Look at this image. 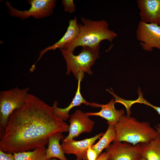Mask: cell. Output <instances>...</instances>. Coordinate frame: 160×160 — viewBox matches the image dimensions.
Masks as SVG:
<instances>
[{
    "mask_svg": "<svg viewBox=\"0 0 160 160\" xmlns=\"http://www.w3.org/2000/svg\"><path fill=\"white\" fill-rule=\"evenodd\" d=\"M109 155L106 152L100 154L98 156L96 160H108Z\"/></svg>",
    "mask_w": 160,
    "mask_h": 160,
    "instance_id": "603a6c76",
    "label": "cell"
},
{
    "mask_svg": "<svg viewBox=\"0 0 160 160\" xmlns=\"http://www.w3.org/2000/svg\"><path fill=\"white\" fill-rule=\"evenodd\" d=\"M66 32L60 39L52 46L48 47L40 52L39 57L36 63L34 64V66H36L37 63L46 52L50 50H55L57 48H62L78 37L79 30L77 18L75 17L73 19L70 20Z\"/></svg>",
    "mask_w": 160,
    "mask_h": 160,
    "instance_id": "5bb4252c",
    "label": "cell"
},
{
    "mask_svg": "<svg viewBox=\"0 0 160 160\" xmlns=\"http://www.w3.org/2000/svg\"><path fill=\"white\" fill-rule=\"evenodd\" d=\"M62 3L65 12L71 13L75 12V5L73 0H63Z\"/></svg>",
    "mask_w": 160,
    "mask_h": 160,
    "instance_id": "d6986e66",
    "label": "cell"
},
{
    "mask_svg": "<svg viewBox=\"0 0 160 160\" xmlns=\"http://www.w3.org/2000/svg\"><path fill=\"white\" fill-rule=\"evenodd\" d=\"M108 160H139L142 158L139 143L133 145L126 142L114 141L106 149Z\"/></svg>",
    "mask_w": 160,
    "mask_h": 160,
    "instance_id": "ba28073f",
    "label": "cell"
},
{
    "mask_svg": "<svg viewBox=\"0 0 160 160\" xmlns=\"http://www.w3.org/2000/svg\"><path fill=\"white\" fill-rule=\"evenodd\" d=\"M49 160H57V159H56V158H52L50 159Z\"/></svg>",
    "mask_w": 160,
    "mask_h": 160,
    "instance_id": "484cf974",
    "label": "cell"
},
{
    "mask_svg": "<svg viewBox=\"0 0 160 160\" xmlns=\"http://www.w3.org/2000/svg\"><path fill=\"white\" fill-rule=\"evenodd\" d=\"M45 147L38 148L32 151L13 153L14 160H48L46 156Z\"/></svg>",
    "mask_w": 160,
    "mask_h": 160,
    "instance_id": "ac0fdd59",
    "label": "cell"
},
{
    "mask_svg": "<svg viewBox=\"0 0 160 160\" xmlns=\"http://www.w3.org/2000/svg\"><path fill=\"white\" fill-rule=\"evenodd\" d=\"M63 133L59 132L53 134L48 139V147L46 149L47 159L48 160L58 159L60 160H68L65 155V153L60 142L64 138Z\"/></svg>",
    "mask_w": 160,
    "mask_h": 160,
    "instance_id": "9a60e30c",
    "label": "cell"
},
{
    "mask_svg": "<svg viewBox=\"0 0 160 160\" xmlns=\"http://www.w3.org/2000/svg\"><path fill=\"white\" fill-rule=\"evenodd\" d=\"M142 103L148 106H150L155 110L160 115V107L155 106L151 104L147 101L145 99H143L142 101Z\"/></svg>",
    "mask_w": 160,
    "mask_h": 160,
    "instance_id": "7402d4cb",
    "label": "cell"
},
{
    "mask_svg": "<svg viewBox=\"0 0 160 160\" xmlns=\"http://www.w3.org/2000/svg\"><path fill=\"white\" fill-rule=\"evenodd\" d=\"M104 134V133L101 132L92 137L80 141H76L73 139L63 141L61 146L65 153L75 155L76 160H87V154L88 148L92 146Z\"/></svg>",
    "mask_w": 160,
    "mask_h": 160,
    "instance_id": "30bf717a",
    "label": "cell"
},
{
    "mask_svg": "<svg viewBox=\"0 0 160 160\" xmlns=\"http://www.w3.org/2000/svg\"><path fill=\"white\" fill-rule=\"evenodd\" d=\"M115 100L112 98L106 104H100L93 102L89 103V105L95 107L101 108V110L97 112H86L88 116H96L101 117L107 120L108 125H114L119 120L125 113L123 109L117 110L115 108Z\"/></svg>",
    "mask_w": 160,
    "mask_h": 160,
    "instance_id": "7c38bea8",
    "label": "cell"
},
{
    "mask_svg": "<svg viewBox=\"0 0 160 160\" xmlns=\"http://www.w3.org/2000/svg\"><path fill=\"white\" fill-rule=\"evenodd\" d=\"M140 21L160 25V0H137Z\"/></svg>",
    "mask_w": 160,
    "mask_h": 160,
    "instance_id": "8fae6325",
    "label": "cell"
},
{
    "mask_svg": "<svg viewBox=\"0 0 160 160\" xmlns=\"http://www.w3.org/2000/svg\"><path fill=\"white\" fill-rule=\"evenodd\" d=\"M69 134L63 141L74 139L83 133H89L92 130L95 121L80 109L76 110L70 117Z\"/></svg>",
    "mask_w": 160,
    "mask_h": 160,
    "instance_id": "9c48e42d",
    "label": "cell"
},
{
    "mask_svg": "<svg viewBox=\"0 0 160 160\" xmlns=\"http://www.w3.org/2000/svg\"><path fill=\"white\" fill-rule=\"evenodd\" d=\"M55 0H29L28 3L31 5L29 9L20 11L12 7L8 1L5 4L9 10V14L11 16L25 20L33 17L36 19L45 18L51 15L56 5Z\"/></svg>",
    "mask_w": 160,
    "mask_h": 160,
    "instance_id": "8992f818",
    "label": "cell"
},
{
    "mask_svg": "<svg viewBox=\"0 0 160 160\" xmlns=\"http://www.w3.org/2000/svg\"><path fill=\"white\" fill-rule=\"evenodd\" d=\"M141 157L147 160H160V136L146 143H139Z\"/></svg>",
    "mask_w": 160,
    "mask_h": 160,
    "instance_id": "2e32d148",
    "label": "cell"
},
{
    "mask_svg": "<svg viewBox=\"0 0 160 160\" xmlns=\"http://www.w3.org/2000/svg\"><path fill=\"white\" fill-rule=\"evenodd\" d=\"M0 160H14L13 153H6L0 150Z\"/></svg>",
    "mask_w": 160,
    "mask_h": 160,
    "instance_id": "44dd1931",
    "label": "cell"
},
{
    "mask_svg": "<svg viewBox=\"0 0 160 160\" xmlns=\"http://www.w3.org/2000/svg\"><path fill=\"white\" fill-rule=\"evenodd\" d=\"M139 160H147L145 158L142 157L139 159Z\"/></svg>",
    "mask_w": 160,
    "mask_h": 160,
    "instance_id": "d4e9b609",
    "label": "cell"
},
{
    "mask_svg": "<svg viewBox=\"0 0 160 160\" xmlns=\"http://www.w3.org/2000/svg\"><path fill=\"white\" fill-rule=\"evenodd\" d=\"M114 126L116 133L114 141L126 142L133 145L149 142L159 135L149 122H140L127 115L122 116Z\"/></svg>",
    "mask_w": 160,
    "mask_h": 160,
    "instance_id": "3957f363",
    "label": "cell"
},
{
    "mask_svg": "<svg viewBox=\"0 0 160 160\" xmlns=\"http://www.w3.org/2000/svg\"><path fill=\"white\" fill-rule=\"evenodd\" d=\"M81 19L82 23H78V36L62 49L73 53L77 47H94L100 45V42L105 40L112 42L118 36L109 29V24L105 20L95 21L83 17Z\"/></svg>",
    "mask_w": 160,
    "mask_h": 160,
    "instance_id": "7a4b0ae2",
    "label": "cell"
},
{
    "mask_svg": "<svg viewBox=\"0 0 160 160\" xmlns=\"http://www.w3.org/2000/svg\"><path fill=\"white\" fill-rule=\"evenodd\" d=\"M92 146H90L87 152V160H96L98 156L96 151L92 149Z\"/></svg>",
    "mask_w": 160,
    "mask_h": 160,
    "instance_id": "ffe728a7",
    "label": "cell"
},
{
    "mask_svg": "<svg viewBox=\"0 0 160 160\" xmlns=\"http://www.w3.org/2000/svg\"><path fill=\"white\" fill-rule=\"evenodd\" d=\"M156 130L158 133L159 135L160 136V124H158L155 126Z\"/></svg>",
    "mask_w": 160,
    "mask_h": 160,
    "instance_id": "cb8c5ba5",
    "label": "cell"
},
{
    "mask_svg": "<svg viewBox=\"0 0 160 160\" xmlns=\"http://www.w3.org/2000/svg\"><path fill=\"white\" fill-rule=\"evenodd\" d=\"M69 128L52 106L28 93L24 105L9 116L1 137L0 150L13 153L44 147L50 136Z\"/></svg>",
    "mask_w": 160,
    "mask_h": 160,
    "instance_id": "6da1fadb",
    "label": "cell"
},
{
    "mask_svg": "<svg viewBox=\"0 0 160 160\" xmlns=\"http://www.w3.org/2000/svg\"><path fill=\"white\" fill-rule=\"evenodd\" d=\"M100 45L94 47H82L81 52L78 55L73 53L60 48L62 54L67 64L66 74L72 72L77 80L79 75L86 73L91 75V67L99 58Z\"/></svg>",
    "mask_w": 160,
    "mask_h": 160,
    "instance_id": "277c9868",
    "label": "cell"
},
{
    "mask_svg": "<svg viewBox=\"0 0 160 160\" xmlns=\"http://www.w3.org/2000/svg\"><path fill=\"white\" fill-rule=\"evenodd\" d=\"M29 87H18L0 92V126L4 129L9 118L15 110L25 104L29 91Z\"/></svg>",
    "mask_w": 160,
    "mask_h": 160,
    "instance_id": "5b68a950",
    "label": "cell"
},
{
    "mask_svg": "<svg viewBox=\"0 0 160 160\" xmlns=\"http://www.w3.org/2000/svg\"><path fill=\"white\" fill-rule=\"evenodd\" d=\"M84 76V73H81L78 79V85L75 95L70 104L64 108L58 107L57 101L54 102L52 106L56 115L64 121H66L70 117L69 114L70 111L73 108L80 105L82 104L89 105V103L87 102L82 96L80 92V84Z\"/></svg>",
    "mask_w": 160,
    "mask_h": 160,
    "instance_id": "4fadbf2b",
    "label": "cell"
},
{
    "mask_svg": "<svg viewBox=\"0 0 160 160\" xmlns=\"http://www.w3.org/2000/svg\"><path fill=\"white\" fill-rule=\"evenodd\" d=\"M106 132L104 133L100 140L92 146V148L96 152L98 156L101 153L102 151L106 149L115 140L116 133L114 125H108Z\"/></svg>",
    "mask_w": 160,
    "mask_h": 160,
    "instance_id": "e0dca14e",
    "label": "cell"
},
{
    "mask_svg": "<svg viewBox=\"0 0 160 160\" xmlns=\"http://www.w3.org/2000/svg\"><path fill=\"white\" fill-rule=\"evenodd\" d=\"M136 38L143 49L152 51L153 48L160 50V26L140 21L136 31Z\"/></svg>",
    "mask_w": 160,
    "mask_h": 160,
    "instance_id": "52a82bcc",
    "label": "cell"
}]
</instances>
